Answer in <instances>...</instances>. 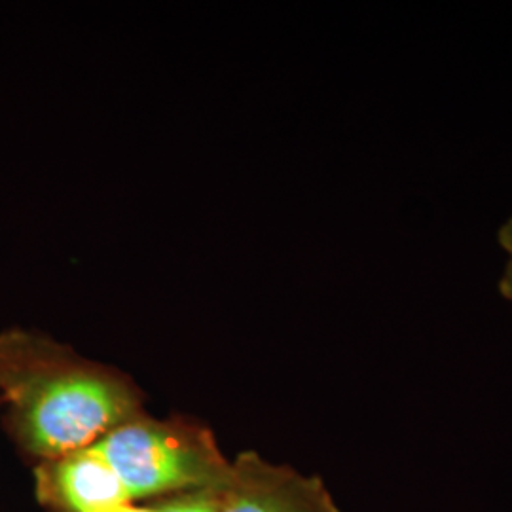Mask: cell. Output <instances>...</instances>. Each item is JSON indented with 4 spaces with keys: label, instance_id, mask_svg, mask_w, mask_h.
Masks as SVG:
<instances>
[{
    "label": "cell",
    "instance_id": "6da1fadb",
    "mask_svg": "<svg viewBox=\"0 0 512 512\" xmlns=\"http://www.w3.org/2000/svg\"><path fill=\"white\" fill-rule=\"evenodd\" d=\"M143 393L124 372L25 329L0 332L2 423L35 463L88 448L143 414Z\"/></svg>",
    "mask_w": 512,
    "mask_h": 512
},
{
    "label": "cell",
    "instance_id": "7a4b0ae2",
    "mask_svg": "<svg viewBox=\"0 0 512 512\" xmlns=\"http://www.w3.org/2000/svg\"><path fill=\"white\" fill-rule=\"evenodd\" d=\"M95 444L133 501L222 490L232 471L213 431L179 416L158 420L143 412Z\"/></svg>",
    "mask_w": 512,
    "mask_h": 512
},
{
    "label": "cell",
    "instance_id": "3957f363",
    "mask_svg": "<svg viewBox=\"0 0 512 512\" xmlns=\"http://www.w3.org/2000/svg\"><path fill=\"white\" fill-rule=\"evenodd\" d=\"M219 512H342L327 484L253 450L232 461Z\"/></svg>",
    "mask_w": 512,
    "mask_h": 512
},
{
    "label": "cell",
    "instance_id": "277c9868",
    "mask_svg": "<svg viewBox=\"0 0 512 512\" xmlns=\"http://www.w3.org/2000/svg\"><path fill=\"white\" fill-rule=\"evenodd\" d=\"M35 495L50 512H110L135 503L97 444L35 465Z\"/></svg>",
    "mask_w": 512,
    "mask_h": 512
},
{
    "label": "cell",
    "instance_id": "5b68a950",
    "mask_svg": "<svg viewBox=\"0 0 512 512\" xmlns=\"http://www.w3.org/2000/svg\"><path fill=\"white\" fill-rule=\"evenodd\" d=\"M220 490H200L164 497L154 503L156 512H219Z\"/></svg>",
    "mask_w": 512,
    "mask_h": 512
},
{
    "label": "cell",
    "instance_id": "8992f818",
    "mask_svg": "<svg viewBox=\"0 0 512 512\" xmlns=\"http://www.w3.org/2000/svg\"><path fill=\"white\" fill-rule=\"evenodd\" d=\"M497 243L505 256V264L497 281L499 294L512 304V213L497 230Z\"/></svg>",
    "mask_w": 512,
    "mask_h": 512
},
{
    "label": "cell",
    "instance_id": "52a82bcc",
    "mask_svg": "<svg viewBox=\"0 0 512 512\" xmlns=\"http://www.w3.org/2000/svg\"><path fill=\"white\" fill-rule=\"evenodd\" d=\"M110 512H156L154 511V507L150 505V507H145V505H135V503H128V505H122V507H118V509H114V511Z\"/></svg>",
    "mask_w": 512,
    "mask_h": 512
}]
</instances>
